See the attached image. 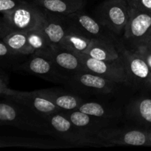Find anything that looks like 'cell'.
<instances>
[{"label":"cell","mask_w":151,"mask_h":151,"mask_svg":"<svg viewBox=\"0 0 151 151\" xmlns=\"http://www.w3.org/2000/svg\"><path fill=\"white\" fill-rule=\"evenodd\" d=\"M61 114H63L77 127L95 137L97 132L105 128H111L116 122V120L114 119H105L87 114L78 109L63 111Z\"/></svg>","instance_id":"obj_13"},{"label":"cell","mask_w":151,"mask_h":151,"mask_svg":"<svg viewBox=\"0 0 151 151\" xmlns=\"http://www.w3.org/2000/svg\"><path fill=\"white\" fill-rule=\"evenodd\" d=\"M44 11L65 16L83 10L85 0H31Z\"/></svg>","instance_id":"obj_15"},{"label":"cell","mask_w":151,"mask_h":151,"mask_svg":"<svg viewBox=\"0 0 151 151\" xmlns=\"http://www.w3.org/2000/svg\"><path fill=\"white\" fill-rule=\"evenodd\" d=\"M85 54L102 60H115L120 58L117 45L114 42L105 40L93 39Z\"/></svg>","instance_id":"obj_20"},{"label":"cell","mask_w":151,"mask_h":151,"mask_svg":"<svg viewBox=\"0 0 151 151\" xmlns=\"http://www.w3.org/2000/svg\"><path fill=\"white\" fill-rule=\"evenodd\" d=\"M28 0H0V12L6 15L24 4Z\"/></svg>","instance_id":"obj_26"},{"label":"cell","mask_w":151,"mask_h":151,"mask_svg":"<svg viewBox=\"0 0 151 151\" xmlns=\"http://www.w3.org/2000/svg\"><path fill=\"white\" fill-rule=\"evenodd\" d=\"M126 1H127V0H126Z\"/></svg>","instance_id":"obj_30"},{"label":"cell","mask_w":151,"mask_h":151,"mask_svg":"<svg viewBox=\"0 0 151 151\" xmlns=\"http://www.w3.org/2000/svg\"><path fill=\"white\" fill-rule=\"evenodd\" d=\"M27 43L32 54L36 52H48L54 46L41 28V25L27 31Z\"/></svg>","instance_id":"obj_22"},{"label":"cell","mask_w":151,"mask_h":151,"mask_svg":"<svg viewBox=\"0 0 151 151\" xmlns=\"http://www.w3.org/2000/svg\"><path fill=\"white\" fill-rule=\"evenodd\" d=\"M97 20L115 35L124 32L130 14L126 0H106L97 8Z\"/></svg>","instance_id":"obj_6"},{"label":"cell","mask_w":151,"mask_h":151,"mask_svg":"<svg viewBox=\"0 0 151 151\" xmlns=\"http://www.w3.org/2000/svg\"><path fill=\"white\" fill-rule=\"evenodd\" d=\"M13 52L29 55L32 54L27 43V32H13L1 38Z\"/></svg>","instance_id":"obj_24"},{"label":"cell","mask_w":151,"mask_h":151,"mask_svg":"<svg viewBox=\"0 0 151 151\" xmlns=\"http://www.w3.org/2000/svg\"><path fill=\"white\" fill-rule=\"evenodd\" d=\"M48 54L55 66L60 71H65L68 74L88 71L81 63L79 58L75 52L59 46H54Z\"/></svg>","instance_id":"obj_14"},{"label":"cell","mask_w":151,"mask_h":151,"mask_svg":"<svg viewBox=\"0 0 151 151\" xmlns=\"http://www.w3.org/2000/svg\"><path fill=\"white\" fill-rule=\"evenodd\" d=\"M128 117L135 123L151 129V97H141L133 100L126 110Z\"/></svg>","instance_id":"obj_17"},{"label":"cell","mask_w":151,"mask_h":151,"mask_svg":"<svg viewBox=\"0 0 151 151\" xmlns=\"http://www.w3.org/2000/svg\"><path fill=\"white\" fill-rule=\"evenodd\" d=\"M49 135L77 146H107L101 139L89 134L74 125L61 112L45 118Z\"/></svg>","instance_id":"obj_1"},{"label":"cell","mask_w":151,"mask_h":151,"mask_svg":"<svg viewBox=\"0 0 151 151\" xmlns=\"http://www.w3.org/2000/svg\"><path fill=\"white\" fill-rule=\"evenodd\" d=\"M8 77L1 70L0 75V95L1 99L19 103L44 119L50 115L63 111L37 91H21L10 89L8 88Z\"/></svg>","instance_id":"obj_3"},{"label":"cell","mask_w":151,"mask_h":151,"mask_svg":"<svg viewBox=\"0 0 151 151\" xmlns=\"http://www.w3.org/2000/svg\"><path fill=\"white\" fill-rule=\"evenodd\" d=\"M124 38L134 49L151 41V13L130 7L128 23L124 30Z\"/></svg>","instance_id":"obj_10"},{"label":"cell","mask_w":151,"mask_h":151,"mask_svg":"<svg viewBox=\"0 0 151 151\" xmlns=\"http://www.w3.org/2000/svg\"><path fill=\"white\" fill-rule=\"evenodd\" d=\"M66 24L90 39H100L114 42L115 34L102 24L97 19L83 12V10L63 16Z\"/></svg>","instance_id":"obj_7"},{"label":"cell","mask_w":151,"mask_h":151,"mask_svg":"<svg viewBox=\"0 0 151 151\" xmlns=\"http://www.w3.org/2000/svg\"><path fill=\"white\" fill-rule=\"evenodd\" d=\"M134 50L145 60L151 70V41L138 46Z\"/></svg>","instance_id":"obj_27"},{"label":"cell","mask_w":151,"mask_h":151,"mask_svg":"<svg viewBox=\"0 0 151 151\" xmlns=\"http://www.w3.org/2000/svg\"><path fill=\"white\" fill-rule=\"evenodd\" d=\"M45 12L31 0H28L10 13L3 15L0 23V36L17 31L27 32L41 24Z\"/></svg>","instance_id":"obj_4"},{"label":"cell","mask_w":151,"mask_h":151,"mask_svg":"<svg viewBox=\"0 0 151 151\" xmlns=\"http://www.w3.org/2000/svg\"><path fill=\"white\" fill-rule=\"evenodd\" d=\"M78 110L87 114L114 120H116L120 116L118 109H112L96 102H84L78 107Z\"/></svg>","instance_id":"obj_23"},{"label":"cell","mask_w":151,"mask_h":151,"mask_svg":"<svg viewBox=\"0 0 151 151\" xmlns=\"http://www.w3.org/2000/svg\"><path fill=\"white\" fill-rule=\"evenodd\" d=\"M64 83L78 91L98 94L112 93L119 84L90 71H82L66 75Z\"/></svg>","instance_id":"obj_8"},{"label":"cell","mask_w":151,"mask_h":151,"mask_svg":"<svg viewBox=\"0 0 151 151\" xmlns=\"http://www.w3.org/2000/svg\"><path fill=\"white\" fill-rule=\"evenodd\" d=\"M41 27L53 46L60 45L68 30L67 24L63 16L47 12H45V17Z\"/></svg>","instance_id":"obj_16"},{"label":"cell","mask_w":151,"mask_h":151,"mask_svg":"<svg viewBox=\"0 0 151 151\" xmlns=\"http://www.w3.org/2000/svg\"><path fill=\"white\" fill-rule=\"evenodd\" d=\"M63 144L50 140L20 137H2L0 138V147H23L30 148H59Z\"/></svg>","instance_id":"obj_18"},{"label":"cell","mask_w":151,"mask_h":151,"mask_svg":"<svg viewBox=\"0 0 151 151\" xmlns=\"http://www.w3.org/2000/svg\"><path fill=\"white\" fill-rule=\"evenodd\" d=\"M37 91L48 98L62 111L78 109V107L85 102L83 99L75 94H67L54 89L37 90Z\"/></svg>","instance_id":"obj_19"},{"label":"cell","mask_w":151,"mask_h":151,"mask_svg":"<svg viewBox=\"0 0 151 151\" xmlns=\"http://www.w3.org/2000/svg\"><path fill=\"white\" fill-rule=\"evenodd\" d=\"M96 137L106 142L108 145L151 146L146 129H119L111 127L100 131Z\"/></svg>","instance_id":"obj_12"},{"label":"cell","mask_w":151,"mask_h":151,"mask_svg":"<svg viewBox=\"0 0 151 151\" xmlns=\"http://www.w3.org/2000/svg\"><path fill=\"white\" fill-rule=\"evenodd\" d=\"M15 69L53 82L64 83L66 76L55 66L48 52H36L29 55L26 60L19 63Z\"/></svg>","instance_id":"obj_9"},{"label":"cell","mask_w":151,"mask_h":151,"mask_svg":"<svg viewBox=\"0 0 151 151\" xmlns=\"http://www.w3.org/2000/svg\"><path fill=\"white\" fill-rule=\"evenodd\" d=\"M0 125H10L23 131L49 135L45 120L22 105L2 99L0 103Z\"/></svg>","instance_id":"obj_2"},{"label":"cell","mask_w":151,"mask_h":151,"mask_svg":"<svg viewBox=\"0 0 151 151\" xmlns=\"http://www.w3.org/2000/svg\"><path fill=\"white\" fill-rule=\"evenodd\" d=\"M117 48L129 85L137 89L151 91V70L145 60L134 50H128L123 44H118Z\"/></svg>","instance_id":"obj_5"},{"label":"cell","mask_w":151,"mask_h":151,"mask_svg":"<svg viewBox=\"0 0 151 151\" xmlns=\"http://www.w3.org/2000/svg\"><path fill=\"white\" fill-rule=\"evenodd\" d=\"M24 55L18 54V53L13 52L10 50L7 44L1 39L0 42V58H1V66H13L14 68L19 65V58L20 56Z\"/></svg>","instance_id":"obj_25"},{"label":"cell","mask_w":151,"mask_h":151,"mask_svg":"<svg viewBox=\"0 0 151 151\" xmlns=\"http://www.w3.org/2000/svg\"><path fill=\"white\" fill-rule=\"evenodd\" d=\"M88 71L118 83H128V78L120 58L115 60H102L85 53L75 52Z\"/></svg>","instance_id":"obj_11"},{"label":"cell","mask_w":151,"mask_h":151,"mask_svg":"<svg viewBox=\"0 0 151 151\" xmlns=\"http://www.w3.org/2000/svg\"><path fill=\"white\" fill-rule=\"evenodd\" d=\"M131 7L151 13V0H127Z\"/></svg>","instance_id":"obj_28"},{"label":"cell","mask_w":151,"mask_h":151,"mask_svg":"<svg viewBox=\"0 0 151 151\" xmlns=\"http://www.w3.org/2000/svg\"><path fill=\"white\" fill-rule=\"evenodd\" d=\"M68 27L67 33L62 40L59 47L73 52L85 53L91 45L92 39L84 36L78 31Z\"/></svg>","instance_id":"obj_21"},{"label":"cell","mask_w":151,"mask_h":151,"mask_svg":"<svg viewBox=\"0 0 151 151\" xmlns=\"http://www.w3.org/2000/svg\"><path fill=\"white\" fill-rule=\"evenodd\" d=\"M147 131V134H148L149 138H150V140L151 141V129H146Z\"/></svg>","instance_id":"obj_29"}]
</instances>
